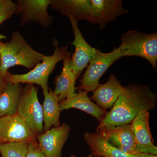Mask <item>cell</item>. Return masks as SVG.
I'll list each match as a JSON object with an SVG mask.
<instances>
[{
    "mask_svg": "<svg viewBox=\"0 0 157 157\" xmlns=\"http://www.w3.org/2000/svg\"><path fill=\"white\" fill-rule=\"evenodd\" d=\"M70 157H77L76 156L74 155H71V156H70ZM86 157H94V155H93L92 154H90L89 155H88Z\"/></svg>",
    "mask_w": 157,
    "mask_h": 157,
    "instance_id": "cell-26",
    "label": "cell"
},
{
    "mask_svg": "<svg viewBox=\"0 0 157 157\" xmlns=\"http://www.w3.org/2000/svg\"><path fill=\"white\" fill-rule=\"evenodd\" d=\"M44 101L42 106L43 114V132L50 130L52 127L61 125L59 121L61 111L59 106V101L53 90L49 89L43 94Z\"/></svg>",
    "mask_w": 157,
    "mask_h": 157,
    "instance_id": "cell-19",
    "label": "cell"
},
{
    "mask_svg": "<svg viewBox=\"0 0 157 157\" xmlns=\"http://www.w3.org/2000/svg\"><path fill=\"white\" fill-rule=\"evenodd\" d=\"M6 39V36L3 34H0V51L2 49L5 44V43L3 42V40Z\"/></svg>",
    "mask_w": 157,
    "mask_h": 157,
    "instance_id": "cell-24",
    "label": "cell"
},
{
    "mask_svg": "<svg viewBox=\"0 0 157 157\" xmlns=\"http://www.w3.org/2000/svg\"><path fill=\"white\" fill-rule=\"evenodd\" d=\"M29 144L9 143L0 144L2 157H26Z\"/></svg>",
    "mask_w": 157,
    "mask_h": 157,
    "instance_id": "cell-20",
    "label": "cell"
},
{
    "mask_svg": "<svg viewBox=\"0 0 157 157\" xmlns=\"http://www.w3.org/2000/svg\"><path fill=\"white\" fill-rule=\"evenodd\" d=\"M124 91V86H123L115 75L112 74L106 83L98 85L90 99L95 101L99 107L106 110L112 108Z\"/></svg>",
    "mask_w": 157,
    "mask_h": 157,
    "instance_id": "cell-14",
    "label": "cell"
},
{
    "mask_svg": "<svg viewBox=\"0 0 157 157\" xmlns=\"http://www.w3.org/2000/svg\"><path fill=\"white\" fill-rule=\"evenodd\" d=\"M52 42L55 50L51 56H45L41 63L25 74H14L8 72L5 77L6 81L13 83L38 85L42 88L43 94L48 91L49 76L55 69L57 64L63 61L69 52L67 46L59 48L57 39H53Z\"/></svg>",
    "mask_w": 157,
    "mask_h": 157,
    "instance_id": "cell-4",
    "label": "cell"
},
{
    "mask_svg": "<svg viewBox=\"0 0 157 157\" xmlns=\"http://www.w3.org/2000/svg\"><path fill=\"white\" fill-rule=\"evenodd\" d=\"M0 65H1V58H0Z\"/></svg>",
    "mask_w": 157,
    "mask_h": 157,
    "instance_id": "cell-28",
    "label": "cell"
},
{
    "mask_svg": "<svg viewBox=\"0 0 157 157\" xmlns=\"http://www.w3.org/2000/svg\"><path fill=\"white\" fill-rule=\"evenodd\" d=\"M88 93L78 90L72 97L59 102L60 111L76 108L92 116L99 122L101 121L107 112L99 107L89 98Z\"/></svg>",
    "mask_w": 157,
    "mask_h": 157,
    "instance_id": "cell-15",
    "label": "cell"
},
{
    "mask_svg": "<svg viewBox=\"0 0 157 157\" xmlns=\"http://www.w3.org/2000/svg\"><path fill=\"white\" fill-rule=\"evenodd\" d=\"M74 39L71 44L75 47L74 53L70 56L69 67L76 79L86 68L95 56L97 49L87 43L78 27V22L73 17L69 18Z\"/></svg>",
    "mask_w": 157,
    "mask_h": 157,
    "instance_id": "cell-8",
    "label": "cell"
},
{
    "mask_svg": "<svg viewBox=\"0 0 157 157\" xmlns=\"http://www.w3.org/2000/svg\"><path fill=\"white\" fill-rule=\"evenodd\" d=\"M23 88L21 83L6 81L0 91V118L16 114L20 97Z\"/></svg>",
    "mask_w": 157,
    "mask_h": 157,
    "instance_id": "cell-18",
    "label": "cell"
},
{
    "mask_svg": "<svg viewBox=\"0 0 157 157\" xmlns=\"http://www.w3.org/2000/svg\"><path fill=\"white\" fill-rule=\"evenodd\" d=\"M124 87V91L104 116L97 130L130 124L140 111L155 107L157 96L149 86L130 84Z\"/></svg>",
    "mask_w": 157,
    "mask_h": 157,
    "instance_id": "cell-2",
    "label": "cell"
},
{
    "mask_svg": "<svg viewBox=\"0 0 157 157\" xmlns=\"http://www.w3.org/2000/svg\"><path fill=\"white\" fill-rule=\"evenodd\" d=\"M71 54L69 52L63 60V66L60 74L56 76L54 80L53 92L59 102L72 97L76 92V78L69 67Z\"/></svg>",
    "mask_w": 157,
    "mask_h": 157,
    "instance_id": "cell-16",
    "label": "cell"
},
{
    "mask_svg": "<svg viewBox=\"0 0 157 157\" xmlns=\"http://www.w3.org/2000/svg\"><path fill=\"white\" fill-rule=\"evenodd\" d=\"M0 157H2L0 156Z\"/></svg>",
    "mask_w": 157,
    "mask_h": 157,
    "instance_id": "cell-30",
    "label": "cell"
},
{
    "mask_svg": "<svg viewBox=\"0 0 157 157\" xmlns=\"http://www.w3.org/2000/svg\"><path fill=\"white\" fill-rule=\"evenodd\" d=\"M26 157H45L39 147L38 142L29 144Z\"/></svg>",
    "mask_w": 157,
    "mask_h": 157,
    "instance_id": "cell-22",
    "label": "cell"
},
{
    "mask_svg": "<svg viewBox=\"0 0 157 157\" xmlns=\"http://www.w3.org/2000/svg\"><path fill=\"white\" fill-rule=\"evenodd\" d=\"M149 117L148 111L142 110L130 123L136 142L135 154H157V147L154 144L150 129Z\"/></svg>",
    "mask_w": 157,
    "mask_h": 157,
    "instance_id": "cell-12",
    "label": "cell"
},
{
    "mask_svg": "<svg viewBox=\"0 0 157 157\" xmlns=\"http://www.w3.org/2000/svg\"><path fill=\"white\" fill-rule=\"evenodd\" d=\"M122 57L119 47L114 48L112 51L107 53L97 49L95 56L90 62L79 81V86L76 89L87 93L94 91L100 84L101 77L110 66Z\"/></svg>",
    "mask_w": 157,
    "mask_h": 157,
    "instance_id": "cell-7",
    "label": "cell"
},
{
    "mask_svg": "<svg viewBox=\"0 0 157 157\" xmlns=\"http://www.w3.org/2000/svg\"><path fill=\"white\" fill-rule=\"evenodd\" d=\"M130 157H134V156L132 155H131V156Z\"/></svg>",
    "mask_w": 157,
    "mask_h": 157,
    "instance_id": "cell-27",
    "label": "cell"
},
{
    "mask_svg": "<svg viewBox=\"0 0 157 157\" xmlns=\"http://www.w3.org/2000/svg\"><path fill=\"white\" fill-rule=\"evenodd\" d=\"M45 56L31 47L19 32L14 31L10 41L5 43L0 51V75L5 77L9 69L16 66L32 70Z\"/></svg>",
    "mask_w": 157,
    "mask_h": 157,
    "instance_id": "cell-3",
    "label": "cell"
},
{
    "mask_svg": "<svg viewBox=\"0 0 157 157\" xmlns=\"http://www.w3.org/2000/svg\"><path fill=\"white\" fill-rule=\"evenodd\" d=\"M36 142L35 135L17 114L0 118V144Z\"/></svg>",
    "mask_w": 157,
    "mask_h": 157,
    "instance_id": "cell-10",
    "label": "cell"
},
{
    "mask_svg": "<svg viewBox=\"0 0 157 157\" xmlns=\"http://www.w3.org/2000/svg\"><path fill=\"white\" fill-rule=\"evenodd\" d=\"M85 140L92 151L93 155L99 157H130L112 145L99 132H86L84 135Z\"/></svg>",
    "mask_w": 157,
    "mask_h": 157,
    "instance_id": "cell-17",
    "label": "cell"
},
{
    "mask_svg": "<svg viewBox=\"0 0 157 157\" xmlns=\"http://www.w3.org/2000/svg\"><path fill=\"white\" fill-rule=\"evenodd\" d=\"M70 131V126L63 123L36 136L39 147L45 157H62V149Z\"/></svg>",
    "mask_w": 157,
    "mask_h": 157,
    "instance_id": "cell-11",
    "label": "cell"
},
{
    "mask_svg": "<svg viewBox=\"0 0 157 157\" xmlns=\"http://www.w3.org/2000/svg\"><path fill=\"white\" fill-rule=\"evenodd\" d=\"M17 5L12 0H0V25L16 14Z\"/></svg>",
    "mask_w": 157,
    "mask_h": 157,
    "instance_id": "cell-21",
    "label": "cell"
},
{
    "mask_svg": "<svg viewBox=\"0 0 157 157\" xmlns=\"http://www.w3.org/2000/svg\"><path fill=\"white\" fill-rule=\"evenodd\" d=\"M118 47L122 56H138L147 60L153 69L156 71L157 33H140L128 31L122 35Z\"/></svg>",
    "mask_w": 157,
    "mask_h": 157,
    "instance_id": "cell-5",
    "label": "cell"
},
{
    "mask_svg": "<svg viewBox=\"0 0 157 157\" xmlns=\"http://www.w3.org/2000/svg\"><path fill=\"white\" fill-rule=\"evenodd\" d=\"M6 81L5 77L0 75V91L2 89L3 86L6 84Z\"/></svg>",
    "mask_w": 157,
    "mask_h": 157,
    "instance_id": "cell-25",
    "label": "cell"
},
{
    "mask_svg": "<svg viewBox=\"0 0 157 157\" xmlns=\"http://www.w3.org/2000/svg\"><path fill=\"white\" fill-rule=\"evenodd\" d=\"M16 114L25 122L35 136L43 133V109L38 98V87L34 84H26L24 87Z\"/></svg>",
    "mask_w": 157,
    "mask_h": 157,
    "instance_id": "cell-6",
    "label": "cell"
},
{
    "mask_svg": "<svg viewBox=\"0 0 157 157\" xmlns=\"http://www.w3.org/2000/svg\"><path fill=\"white\" fill-rule=\"evenodd\" d=\"M135 157H157V155L151 154L142 153L135 154L132 155Z\"/></svg>",
    "mask_w": 157,
    "mask_h": 157,
    "instance_id": "cell-23",
    "label": "cell"
},
{
    "mask_svg": "<svg viewBox=\"0 0 157 157\" xmlns=\"http://www.w3.org/2000/svg\"></svg>",
    "mask_w": 157,
    "mask_h": 157,
    "instance_id": "cell-29",
    "label": "cell"
},
{
    "mask_svg": "<svg viewBox=\"0 0 157 157\" xmlns=\"http://www.w3.org/2000/svg\"><path fill=\"white\" fill-rule=\"evenodd\" d=\"M51 2L52 0H17L16 14L20 17V26L33 22L45 28L49 27L54 20L48 10Z\"/></svg>",
    "mask_w": 157,
    "mask_h": 157,
    "instance_id": "cell-9",
    "label": "cell"
},
{
    "mask_svg": "<svg viewBox=\"0 0 157 157\" xmlns=\"http://www.w3.org/2000/svg\"><path fill=\"white\" fill-rule=\"evenodd\" d=\"M113 146L127 154H135L136 142L130 124L97 130Z\"/></svg>",
    "mask_w": 157,
    "mask_h": 157,
    "instance_id": "cell-13",
    "label": "cell"
},
{
    "mask_svg": "<svg viewBox=\"0 0 157 157\" xmlns=\"http://www.w3.org/2000/svg\"><path fill=\"white\" fill-rule=\"evenodd\" d=\"M121 0H52V9L76 22L86 21L98 24L101 29L109 23L128 13Z\"/></svg>",
    "mask_w": 157,
    "mask_h": 157,
    "instance_id": "cell-1",
    "label": "cell"
}]
</instances>
